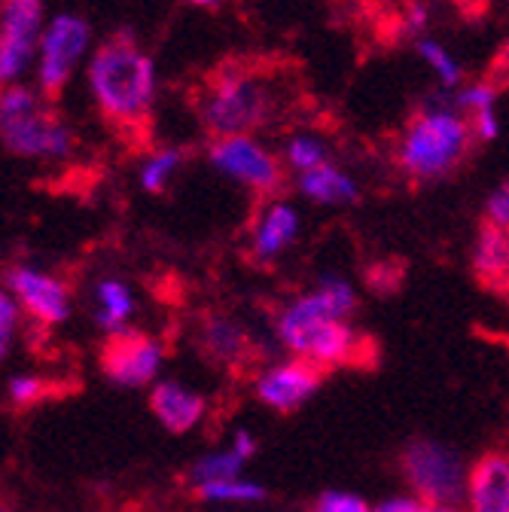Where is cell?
Here are the masks:
<instances>
[{
  "instance_id": "cell-1",
  "label": "cell",
  "mask_w": 509,
  "mask_h": 512,
  "mask_svg": "<svg viewBox=\"0 0 509 512\" xmlns=\"http://www.w3.org/2000/svg\"><path fill=\"white\" fill-rule=\"evenodd\" d=\"M357 311V293L342 278H324L314 293L293 299L278 314V339L317 366L330 369H369L378 360L372 339L357 333L348 317Z\"/></svg>"
},
{
  "instance_id": "cell-2",
  "label": "cell",
  "mask_w": 509,
  "mask_h": 512,
  "mask_svg": "<svg viewBox=\"0 0 509 512\" xmlns=\"http://www.w3.org/2000/svg\"><path fill=\"white\" fill-rule=\"evenodd\" d=\"M278 83L257 58H232L208 74L196 110L205 132L217 138H250L272 122L278 110Z\"/></svg>"
},
{
  "instance_id": "cell-3",
  "label": "cell",
  "mask_w": 509,
  "mask_h": 512,
  "mask_svg": "<svg viewBox=\"0 0 509 512\" xmlns=\"http://www.w3.org/2000/svg\"><path fill=\"white\" fill-rule=\"evenodd\" d=\"M89 89L107 122L144 125L156 101V64L129 31L113 34L89 58Z\"/></svg>"
},
{
  "instance_id": "cell-4",
  "label": "cell",
  "mask_w": 509,
  "mask_h": 512,
  "mask_svg": "<svg viewBox=\"0 0 509 512\" xmlns=\"http://www.w3.org/2000/svg\"><path fill=\"white\" fill-rule=\"evenodd\" d=\"M473 138V125L452 107H418L397 144V165L418 186L445 180L464 165Z\"/></svg>"
},
{
  "instance_id": "cell-5",
  "label": "cell",
  "mask_w": 509,
  "mask_h": 512,
  "mask_svg": "<svg viewBox=\"0 0 509 512\" xmlns=\"http://www.w3.org/2000/svg\"><path fill=\"white\" fill-rule=\"evenodd\" d=\"M400 473L421 503H455L467 494L461 455L436 439H409L400 452Z\"/></svg>"
},
{
  "instance_id": "cell-6",
  "label": "cell",
  "mask_w": 509,
  "mask_h": 512,
  "mask_svg": "<svg viewBox=\"0 0 509 512\" xmlns=\"http://www.w3.org/2000/svg\"><path fill=\"white\" fill-rule=\"evenodd\" d=\"M92 31L83 16L74 13H58L49 19L40 52H37V89L43 98H58L77 71V64L83 61L89 49Z\"/></svg>"
},
{
  "instance_id": "cell-7",
  "label": "cell",
  "mask_w": 509,
  "mask_h": 512,
  "mask_svg": "<svg viewBox=\"0 0 509 512\" xmlns=\"http://www.w3.org/2000/svg\"><path fill=\"white\" fill-rule=\"evenodd\" d=\"M43 31V0H0V89L37 64Z\"/></svg>"
},
{
  "instance_id": "cell-8",
  "label": "cell",
  "mask_w": 509,
  "mask_h": 512,
  "mask_svg": "<svg viewBox=\"0 0 509 512\" xmlns=\"http://www.w3.org/2000/svg\"><path fill=\"white\" fill-rule=\"evenodd\" d=\"M165 360V345L144 330H122L104 339L98 363L110 384L125 391L153 388Z\"/></svg>"
},
{
  "instance_id": "cell-9",
  "label": "cell",
  "mask_w": 509,
  "mask_h": 512,
  "mask_svg": "<svg viewBox=\"0 0 509 512\" xmlns=\"http://www.w3.org/2000/svg\"><path fill=\"white\" fill-rule=\"evenodd\" d=\"M208 159L217 171L244 183L257 196H278L284 189V168L278 156L263 150L253 138H217L208 147Z\"/></svg>"
},
{
  "instance_id": "cell-10",
  "label": "cell",
  "mask_w": 509,
  "mask_h": 512,
  "mask_svg": "<svg viewBox=\"0 0 509 512\" xmlns=\"http://www.w3.org/2000/svg\"><path fill=\"white\" fill-rule=\"evenodd\" d=\"M324 378H327L324 366H317L305 357H290V360L266 369L257 378V384H253V394H257V400L266 409H272L278 415H293L321 391Z\"/></svg>"
},
{
  "instance_id": "cell-11",
  "label": "cell",
  "mask_w": 509,
  "mask_h": 512,
  "mask_svg": "<svg viewBox=\"0 0 509 512\" xmlns=\"http://www.w3.org/2000/svg\"><path fill=\"white\" fill-rule=\"evenodd\" d=\"M4 284L19 299L22 311L40 327H58L71 317V290L49 272H40L34 266H13Z\"/></svg>"
},
{
  "instance_id": "cell-12",
  "label": "cell",
  "mask_w": 509,
  "mask_h": 512,
  "mask_svg": "<svg viewBox=\"0 0 509 512\" xmlns=\"http://www.w3.org/2000/svg\"><path fill=\"white\" fill-rule=\"evenodd\" d=\"M0 141L22 159H65L74 153V132L58 116L37 110L25 119L0 125Z\"/></svg>"
},
{
  "instance_id": "cell-13",
  "label": "cell",
  "mask_w": 509,
  "mask_h": 512,
  "mask_svg": "<svg viewBox=\"0 0 509 512\" xmlns=\"http://www.w3.org/2000/svg\"><path fill=\"white\" fill-rule=\"evenodd\" d=\"M196 345L211 363L223 369H238V372L253 366V360L260 357V348L253 342V336L229 317H205L196 333Z\"/></svg>"
},
{
  "instance_id": "cell-14",
  "label": "cell",
  "mask_w": 509,
  "mask_h": 512,
  "mask_svg": "<svg viewBox=\"0 0 509 512\" xmlns=\"http://www.w3.org/2000/svg\"><path fill=\"white\" fill-rule=\"evenodd\" d=\"M470 512H509V448H488L467 470Z\"/></svg>"
},
{
  "instance_id": "cell-15",
  "label": "cell",
  "mask_w": 509,
  "mask_h": 512,
  "mask_svg": "<svg viewBox=\"0 0 509 512\" xmlns=\"http://www.w3.org/2000/svg\"><path fill=\"white\" fill-rule=\"evenodd\" d=\"M150 412L153 418L174 436H183L189 430H196L205 415H208V403L199 391L186 388L183 381L165 378L156 381L150 388Z\"/></svg>"
},
{
  "instance_id": "cell-16",
  "label": "cell",
  "mask_w": 509,
  "mask_h": 512,
  "mask_svg": "<svg viewBox=\"0 0 509 512\" xmlns=\"http://www.w3.org/2000/svg\"><path fill=\"white\" fill-rule=\"evenodd\" d=\"M470 269H473L476 284L488 296L509 299V232L506 229L482 220L476 241H473Z\"/></svg>"
},
{
  "instance_id": "cell-17",
  "label": "cell",
  "mask_w": 509,
  "mask_h": 512,
  "mask_svg": "<svg viewBox=\"0 0 509 512\" xmlns=\"http://www.w3.org/2000/svg\"><path fill=\"white\" fill-rule=\"evenodd\" d=\"M135 314V296L129 284L119 278H101L95 284V311L92 320L104 336L129 330V320Z\"/></svg>"
},
{
  "instance_id": "cell-18",
  "label": "cell",
  "mask_w": 509,
  "mask_h": 512,
  "mask_svg": "<svg viewBox=\"0 0 509 512\" xmlns=\"http://www.w3.org/2000/svg\"><path fill=\"white\" fill-rule=\"evenodd\" d=\"M299 232V217L290 205L284 202H275L266 208V214L260 217V226L253 232V250H257L260 260H275V256L293 244Z\"/></svg>"
},
{
  "instance_id": "cell-19",
  "label": "cell",
  "mask_w": 509,
  "mask_h": 512,
  "mask_svg": "<svg viewBox=\"0 0 509 512\" xmlns=\"http://www.w3.org/2000/svg\"><path fill=\"white\" fill-rule=\"evenodd\" d=\"M299 192L308 196L311 202H321V205H348L357 199L354 180L330 162L317 165L311 171H302L299 174Z\"/></svg>"
},
{
  "instance_id": "cell-20",
  "label": "cell",
  "mask_w": 509,
  "mask_h": 512,
  "mask_svg": "<svg viewBox=\"0 0 509 512\" xmlns=\"http://www.w3.org/2000/svg\"><path fill=\"white\" fill-rule=\"evenodd\" d=\"M266 494L269 491L260 482H247L241 476L223 479V482L196 485V497H202L208 503H257V500H266Z\"/></svg>"
},
{
  "instance_id": "cell-21",
  "label": "cell",
  "mask_w": 509,
  "mask_h": 512,
  "mask_svg": "<svg viewBox=\"0 0 509 512\" xmlns=\"http://www.w3.org/2000/svg\"><path fill=\"white\" fill-rule=\"evenodd\" d=\"M244 464L247 461L235 452V448L232 452H211L193 464V470H189V482H193V488H196V485H208V482L235 479V476H241Z\"/></svg>"
},
{
  "instance_id": "cell-22",
  "label": "cell",
  "mask_w": 509,
  "mask_h": 512,
  "mask_svg": "<svg viewBox=\"0 0 509 512\" xmlns=\"http://www.w3.org/2000/svg\"><path fill=\"white\" fill-rule=\"evenodd\" d=\"M43 110V92L25 83H13L0 89V125L25 119L31 113Z\"/></svg>"
},
{
  "instance_id": "cell-23",
  "label": "cell",
  "mask_w": 509,
  "mask_h": 512,
  "mask_svg": "<svg viewBox=\"0 0 509 512\" xmlns=\"http://www.w3.org/2000/svg\"><path fill=\"white\" fill-rule=\"evenodd\" d=\"M183 162V150L177 147H168V150H156L147 162H144V171H141V186L147 192H153V196H162V192L168 189L171 177L177 174Z\"/></svg>"
},
{
  "instance_id": "cell-24",
  "label": "cell",
  "mask_w": 509,
  "mask_h": 512,
  "mask_svg": "<svg viewBox=\"0 0 509 512\" xmlns=\"http://www.w3.org/2000/svg\"><path fill=\"white\" fill-rule=\"evenodd\" d=\"M19 327H22V305L10 293L7 284H0V363H4L10 357V351L16 348Z\"/></svg>"
},
{
  "instance_id": "cell-25",
  "label": "cell",
  "mask_w": 509,
  "mask_h": 512,
  "mask_svg": "<svg viewBox=\"0 0 509 512\" xmlns=\"http://www.w3.org/2000/svg\"><path fill=\"white\" fill-rule=\"evenodd\" d=\"M49 397V381H43L40 375H13L7 381V400L13 403V409H31L37 403H43Z\"/></svg>"
},
{
  "instance_id": "cell-26",
  "label": "cell",
  "mask_w": 509,
  "mask_h": 512,
  "mask_svg": "<svg viewBox=\"0 0 509 512\" xmlns=\"http://www.w3.org/2000/svg\"><path fill=\"white\" fill-rule=\"evenodd\" d=\"M287 162L302 174V171H311L317 165L327 162V150L324 144H317L314 138H293L287 144Z\"/></svg>"
},
{
  "instance_id": "cell-27",
  "label": "cell",
  "mask_w": 509,
  "mask_h": 512,
  "mask_svg": "<svg viewBox=\"0 0 509 512\" xmlns=\"http://www.w3.org/2000/svg\"><path fill=\"white\" fill-rule=\"evenodd\" d=\"M418 52L433 64V71L439 74V80H442L445 86H458V83H461V68L449 58V52H445L439 43H433V40H418Z\"/></svg>"
},
{
  "instance_id": "cell-28",
  "label": "cell",
  "mask_w": 509,
  "mask_h": 512,
  "mask_svg": "<svg viewBox=\"0 0 509 512\" xmlns=\"http://www.w3.org/2000/svg\"><path fill=\"white\" fill-rule=\"evenodd\" d=\"M308 512H372V506L363 497L348 494V491H324L311 503Z\"/></svg>"
},
{
  "instance_id": "cell-29",
  "label": "cell",
  "mask_w": 509,
  "mask_h": 512,
  "mask_svg": "<svg viewBox=\"0 0 509 512\" xmlns=\"http://www.w3.org/2000/svg\"><path fill=\"white\" fill-rule=\"evenodd\" d=\"M366 284H369L378 296H388V293L400 290V284H403V269H400V266H388V263L372 266L369 275H366Z\"/></svg>"
},
{
  "instance_id": "cell-30",
  "label": "cell",
  "mask_w": 509,
  "mask_h": 512,
  "mask_svg": "<svg viewBox=\"0 0 509 512\" xmlns=\"http://www.w3.org/2000/svg\"><path fill=\"white\" fill-rule=\"evenodd\" d=\"M485 223L491 226H500L509 232V183H500L491 196H488V205H485Z\"/></svg>"
},
{
  "instance_id": "cell-31",
  "label": "cell",
  "mask_w": 509,
  "mask_h": 512,
  "mask_svg": "<svg viewBox=\"0 0 509 512\" xmlns=\"http://www.w3.org/2000/svg\"><path fill=\"white\" fill-rule=\"evenodd\" d=\"M473 135L476 141H494L497 138V119H494V107H485L479 113H473Z\"/></svg>"
},
{
  "instance_id": "cell-32",
  "label": "cell",
  "mask_w": 509,
  "mask_h": 512,
  "mask_svg": "<svg viewBox=\"0 0 509 512\" xmlns=\"http://www.w3.org/2000/svg\"><path fill=\"white\" fill-rule=\"evenodd\" d=\"M418 509H421L418 497H394V500L372 506V512H418Z\"/></svg>"
},
{
  "instance_id": "cell-33",
  "label": "cell",
  "mask_w": 509,
  "mask_h": 512,
  "mask_svg": "<svg viewBox=\"0 0 509 512\" xmlns=\"http://www.w3.org/2000/svg\"><path fill=\"white\" fill-rule=\"evenodd\" d=\"M235 452L247 461L253 452H257V442H253V436L247 433V430H238V436H235Z\"/></svg>"
},
{
  "instance_id": "cell-34",
  "label": "cell",
  "mask_w": 509,
  "mask_h": 512,
  "mask_svg": "<svg viewBox=\"0 0 509 512\" xmlns=\"http://www.w3.org/2000/svg\"><path fill=\"white\" fill-rule=\"evenodd\" d=\"M418 512H461L455 503H421Z\"/></svg>"
},
{
  "instance_id": "cell-35",
  "label": "cell",
  "mask_w": 509,
  "mask_h": 512,
  "mask_svg": "<svg viewBox=\"0 0 509 512\" xmlns=\"http://www.w3.org/2000/svg\"><path fill=\"white\" fill-rule=\"evenodd\" d=\"M458 7H464V10H473L476 7V13H482L485 7H488V0H455Z\"/></svg>"
},
{
  "instance_id": "cell-36",
  "label": "cell",
  "mask_w": 509,
  "mask_h": 512,
  "mask_svg": "<svg viewBox=\"0 0 509 512\" xmlns=\"http://www.w3.org/2000/svg\"><path fill=\"white\" fill-rule=\"evenodd\" d=\"M186 4H193V7H202V10H214V7L226 4V0H186Z\"/></svg>"
},
{
  "instance_id": "cell-37",
  "label": "cell",
  "mask_w": 509,
  "mask_h": 512,
  "mask_svg": "<svg viewBox=\"0 0 509 512\" xmlns=\"http://www.w3.org/2000/svg\"><path fill=\"white\" fill-rule=\"evenodd\" d=\"M0 512H16V509H13V503H7L4 497H0Z\"/></svg>"
}]
</instances>
